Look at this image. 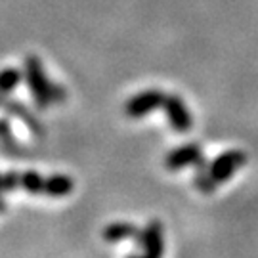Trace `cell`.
Returning <instances> with one entry per match:
<instances>
[{
	"label": "cell",
	"mask_w": 258,
	"mask_h": 258,
	"mask_svg": "<svg viewBox=\"0 0 258 258\" xmlns=\"http://www.w3.org/2000/svg\"><path fill=\"white\" fill-rule=\"evenodd\" d=\"M25 79H27L29 90L35 98V103L38 107H48L52 103H63L65 102V90L61 86L52 83L44 73L42 61L37 55H27L25 59Z\"/></svg>",
	"instance_id": "obj_1"
},
{
	"label": "cell",
	"mask_w": 258,
	"mask_h": 258,
	"mask_svg": "<svg viewBox=\"0 0 258 258\" xmlns=\"http://www.w3.org/2000/svg\"><path fill=\"white\" fill-rule=\"evenodd\" d=\"M245 163H247V153L241 149H228L214 157L209 163V178L214 187L231 180L233 174L245 166Z\"/></svg>",
	"instance_id": "obj_2"
},
{
	"label": "cell",
	"mask_w": 258,
	"mask_h": 258,
	"mask_svg": "<svg viewBox=\"0 0 258 258\" xmlns=\"http://www.w3.org/2000/svg\"><path fill=\"white\" fill-rule=\"evenodd\" d=\"M165 98L166 94L157 90V88H149V90L138 92L124 103V115L130 117V119H144V117H148L149 113L163 107Z\"/></svg>",
	"instance_id": "obj_3"
},
{
	"label": "cell",
	"mask_w": 258,
	"mask_h": 258,
	"mask_svg": "<svg viewBox=\"0 0 258 258\" xmlns=\"http://www.w3.org/2000/svg\"><path fill=\"white\" fill-rule=\"evenodd\" d=\"M163 109H165L166 120H168L172 132H176V134H187L189 130L194 128V117H191L189 109L185 107L182 96L166 94Z\"/></svg>",
	"instance_id": "obj_4"
},
{
	"label": "cell",
	"mask_w": 258,
	"mask_h": 258,
	"mask_svg": "<svg viewBox=\"0 0 258 258\" xmlns=\"http://www.w3.org/2000/svg\"><path fill=\"white\" fill-rule=\"evenodd\" d=\"M138 247L148 258H163L165 254V230L159 220H151L142 230L138 237Z\"/></svg>",
	"instance_id": "obj_5"
},
{
	"label": "cell",
	"mask_w": 258,
	"mask_h": 258,
	"mask_svg": "<svg viewBox=\"0 0 258 258\" xmlns=\"http://www.w3.org/2000/svg\"><path fill=\"white\" fill-rule=\"evenodd\" d=\"M201 159H203L201 146L197 142H189V144H184L180 148L168 151V155L165 157V166L166 170L176 172V170H182L185 166H195Z\"/></svg>",
	"instance_id": "obj_6"
},
{
	"label": "cell",
	"mask_w": 258,
	"mask_h": 258,
	"mask_svg": "<svg viewBox=\"0 0 258 258\" xmlns=\"http://www.w3.org/2000/svg\"><path fill=\"white\" fill-rule=\"evenodd\" d=\"M140 230L138 226L130 224V222H111L109 226L103 228V239L107 243H120V241H138Z\"/></svg>",
	"instance_id": "obj_7"
},
{
	"label": "cell",
	"mask_w": 258,
	"mask_h": 258,
	"mask_svg": "<svg viewBox=\"0 0 258 258\" xmlns=\"http://www.w3.org/2000/svg\"><path fill=\"white\" fill-rule=\"evenodd\" d=\"M75 182L71 176L67 174H54L48 178L46 197H65L73 191Z\"/></svg>",
	"instance_id": "obj_8"
},
{
	"label": "cell",
	"mask_w": 258,
	"mask_h": 258,
	"mask_svg": "<svg viewBox=\"0 0 258 258\" xmlns=\"http://www.w3.org/2000/svg\"><path fill=\"white\" fill-rule=\"evenodd\" d=\"M194 168H195V180H194L195 187H197L203 195L214 194L216 187H214V184H212L211 178H209V163H207V159L203 157Z\"/></svg>",
	"instance_id": "obj_9"
},
{
	"label": "cell",
	"mask_w": 258,
	"mask_h": 258,
	"mask_svg": "<svg viewBox=\"0 0 258 258\" xmlns=\"http://www.w3.org/2000/svg\"><path fill=\"white\" fill-rule=\"evenodd\" d=\"M21 79H23V73L19 69H16V67H6L4 71H0V92L2 94L12 92L19 84Z\"/></svg>",
	"instance_id": "obj_10"
},
{
	"label": "cell",
	"mask_w": 258,
	"mask_h": 258,
	"mask_svg": "<svg viewBox=\"0 0 258 258\" xmlns=\"http://www.w3.org/2000/svg\"><path fill=\"white\" fill-rule=\"evenodd\" d=\"M4 185H2V174H0V212H4V209H6V203H4Z\"/></svg>",
	"instance_id": "obj_11"
},
{
	"label": "cell",
	"mask_w": 258,
	"mask_h": 258,
	"mask_svg": "<svg viewBox=\"0 0 258 258\" xmlns=\"http://www.w3.org/2000/svg\"><path fill=\"white\" fill-rule=\"evenodd\" d=\"M126 258H148V256L142 252V254H130V256H126Z\"/></svg>",
	"instance_id": "obj_12"
}]
</instances>
